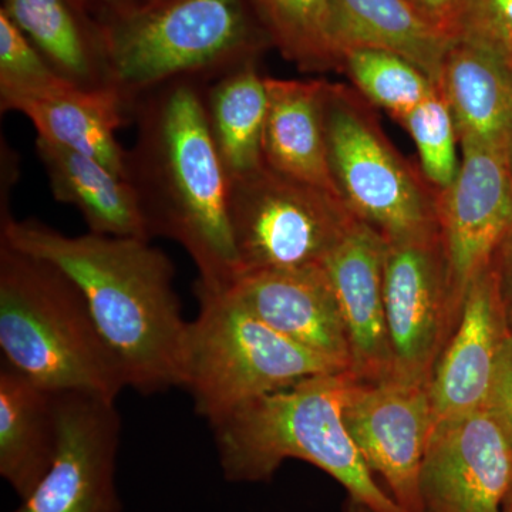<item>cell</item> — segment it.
<instances>
[{"label": "cell", "instance_id": "29", "mask_svg": "<svg viewBox=\"0 0 512 512\" xmlns=\"http://www.w3.org/2000/svg\"><path fill=\"white\" fill-rule=\"evenodd\" d=\"M450 30L500 53L512 64V0H454Z\"/></svg>", "mask_w": 512, "mask_h": 512}, {"label": "cell", "instance_id": "9", "mask_svg": "<svg viewBox=\"0 0 512 512\" xmlns=\"http://www.w3.org/2000/svg\"><path fill=\"white\" fill-rule=\"evenodd\" d=\"M384 305L393 376L429 384L463 311L441 234L387 242Z\"/></svg>", "mask_w": 512, "mask_h": 512}, {"label": "cell", "instance_id": "35", "mask_svg": "<svg viewBox=\"0 0 512 512\" xmlns=\"http://www.w3.org/2000/svg\"><path fill=\"white\" fill-rule=\"evenodd\" d=\"M504 510H512V487L510 494H508L507 501H505Z\"/></svg>", "mask_w": 512, "mask_h": 512}, {"label": "cell", "instance_id": "31", "mask_svg": "<svg viewBox=\"0 0 512 512\" xmlns=\"http://www.w3.org/2000/svg\"><path fill=\"white\" fill-rule=\"evenodd\" d=\"M491 268H493L495 279H497L505 322H507L508 330L512 335V227L503 244L498 248L497 254L491 262Z\"/></svg>", "mask_w": 512, "mask_h": 512}, {"label": "cell", "instance_id": "32", "mask_svg": "<svg viewBox=\"0 0 512 512\" xmlns=\"http://www.w3.org/2000/svg\"><path fill=\"white\" fill-rule=\"evenodd\" d=\"M87 8H99L101 15H120L144 5L146 0H82Z\"/></svg>", "mask_w": 512, "mask_h": 512}, {"label": "cell", "instance_id": "34", "mask_svg": "<svg viewBox=\"0 0 512 512\" xmlns=\"http://www.w3.org/2000/svg\"><path fill=\"white\" fill-rule=\"evenodd\" d=\"M346 512H373L370 508H367L365 504L357 503V501L350 498Z\"/></svg>", "mask_w": 512, "mask_h": 512}, {"label": "cell", "instance_id": "18", "mask_svg": "<svg viewBox=\"0 0 512 512\" xmlns=\"http://www.w3.org/2000/svg\"><path fill=\"white\" fill-rule=\"evenodd\" d=\"M436 84L453 116L458 143L512 150V64L504 56L457 39Z\"/></svg>", "mask_w": 512, "mask_h": 512}, {"label": "cell", "instance_id": "2", "mask_svg": "<svg viewBox=\"0 0 512 512\" xmlns=\"http://www.w3.org/2000/svg\"><path fill=\"white\" fill-rule=\"evenodd\" d=\"M202 82L173 80L134 104L137 137L126 178L151 238L177 242L197 268L195 286L222 292L241 266L229 222V178L205 120Z\"/></svg>", "mask_w": 512, "mask_h": 512}, {"label": "cell", "instance_id": "17", "mask_svg": "<svg viewBox=\"0 0 512 512\" xmlns=\"http://www.w3.org/2000/svg\"><path fill=\"white\" fill-rule=\"evenodd\" d=\"M0 106L28 117L37 137L92 157L126 178L128 150L116 134L131 109L114 87L84 89L67 83L42 93L0 94Z\"/></svg>", "mask_w": 512, "mask_h": 512}, {"label": "cell", "instance_id": "16", "mask_svg": "<svg viewBox=\"0 0 512 512\" xmlns=\"http://www.w3.org/2000/svg\"><path fill=\"white\" fill-rule=\"evenodd\" d=\"M227 291L276 332L350 370L348 333L323 265L247 272Z\"/></svg>", "mask_w": 512, "mask_h": 512}, {"label": "cell", "instance_id": "6", "mask_svg": "<svg viewBox=\"0 0 512 512\" xmlns=\"http://www.w3.org/2000/svg\"><path fill=\"white\" fill-rule=\"evenodd\" d=\"M195 295L200 308L188 326L181 387L208 423L303 380L349 370L276 332L228 291L195 286Z\"/></svg>", "mask_w": 512, "mask_h": 512}, {"label": "cell", "instance_id": "26", "mask_svg": "<svg viewBox=\"0 0 512 512\" xmlns=\"http://www.w3.org/2000/svg\"><path fill=\"white\" fill-rule=\"evenodd\" d=\"M343 70L357 92L370 104L389 111L397 121L436 89V83L414 64L384 50L350 49L343 56Z\"/></svg>", "mask_w": 512, "mask_h": 512}, {"label": "cell", "instance_id": "21", "mask_svg": "<svg viewBox=\"0 0 512 512\" xmlns=\"http://www.w3.org/2000/svg\"><path fill=\"white\" fill-rule=\"evenodd\" d=\"M57 393L0 362V476L20 501L33 493L59 448Z\"/></svg>", "mask_w": 512, "mask_h": 512}, {"label": "cell", "instance_id": "22", "mask_svg": "<svg viewBox=\"0 0 512 512\" xmlns=\"http://www.w3.org/2000/svg\"><path fill=\"white\" fill-rule=\"evenodd\" d=\"M53 197L82 214L93 234L150 241L147 221L133 185L89 156L36 138Z\"/></svg>", "mask_w": 512, "mask_h": 512}, {"label": "cell", "instance_id": "13", "mask_svg": "<svg viewBox=\"0 0 512 512\" xmlns=\"http://www.w3.org/2000/svg\"><path fill=\"white\" fill-rule=\"evenodd\" d=\"M512 487V446L487 410L434 427L423 468L426 512H504Z\"/></svg>", "mask_w": 512, "mask_h": 512}, {"label": "cell", "instance_id": "20", "mask_svg": "<svg viewBox=\"0 0 512 512\" xmlns=\"http://www.w3.org/2000/svg\"><path fill=\"white\" fill-rule=\"evenodd\" d=\"M330 6L342 56L359 47L384 50L403 57L437 83L456 39L414 0H330Z\"/></svg>", "mask_w": 512, "mask_h": 512}, {"label": "cell", "instance_id": "12", "mask_svg": "<svg viewBox=\"0 0 512 512\" xmlns=\"http://www.w3.org/2000/svg\"><path fill=\"white\" fill-rule=\"evenodd\" d=\"M453 183L437 190V217L454 286L464 302L512 227V150L464 143Z\"/></svg>", "mask_w": 512, "mask_h": 512}, {"label": "cell", "instance_id": "15", "mask_svg": "<svg viewBox=\"0 0 512 512\" xmlns=\"http://www.w3.org/2000/svg\"><path fill=\"white\" fill-rule=\"evenodd\" d=\"M510 335L491 265L471 282L453 336L429 383L436 424L485 410L498 355Z\"/></svg>", "mask_w": 512, "mask_h": 512}, {"label": "cell", "instance_id": "28", "mask_svg": "<svg viewBox=\"0 0 512 512\" xmlns=\"http://www.w3.org/2000/svg\"><path fill=\"white\" fill-rule=\"evenodd\" d=\"M67 83L0 9V94L42 93Z\"/></svg>", "mask_w": 512, "mask_h": 512}, {"label": "cell", "instance_id": "4", "mask_svg": "<svg viewBox=\"0 0 512 512\" xmlns=\"http://www.w3.org/2000/svg\"><path fill=\"white\" fill-rule=\"evenodd\" d=\"M0 350L3 362L50 392L116 402L127 387L82 289L56 265L3 241Z\"/></svg>", "mask_w": 512, "mask_h": 512}, {"label": "cell", "instance_id": "36", "mask_svg": "<svg viewBox=\"0 0 512 512\" xmlns=\"http://www.w3.org/2000/svg\"><path fill=\"white\" fill-rule=\"evenodd\" d=\"M160 2V0H146V3H156Z\"/></svg>", "mask_w": 512, "mask_h": 512}, {"label": "cell", "instance_id": "14", "mask_svg": "<svg viewBox=\"0 0 512 512\" xmlns=\"http://www.w3.org/2000/svg\"><path fill=\"white\" fill-rule=\"evenodd\" d=\"M386 252V239L357 221L322 264L348 333L350 372L362 382H379L394 373L384 305Z\"/></svg>", "mask_w": 512, "mask_h": 512}, {"label": "cell", "instance_id": "10", "mask_svg": "<svg viewBox=\"0 0 512 512\" xmlns=\"http://www.w3.org/2000/svg\"><path fill=\"white\" fill-rule=\"evenodd\" d=\"M343 419L373 474L383 478L404 512L424 511L421 468L436 427L429 384L392 376L356 379Z\"/></svg>", "mask_w": 512, "mask_h": 512}, {"label": "cell", "instance_id": "37", "mask_svg": "<svg viewBox=\"0 0 512 512\" xmlns=\"http://www.w3.org/2000/svg\"><path fill=\"white\" fill-rule=\"evenodd\" d=\"M504 512H512V510H504Z\"/></svg>", "mask_w": 512, "mask_h": 512}, {"label": "cell", "instance_id": "33", "mask_svg": "<svg viewBox=\"0 0 512 512\" xmlns=\"http://www.w3.org/2000/svg\"><path fill=\"white\" fill-rule=\"evenodd\" d=\"M414 2H416L424 12L429 13L437 22H440L451 35L450 18L454 0H414Z\"/></svg>", "mask_w": 512, "mask_h": 512}, {"label": "cell", "instance_id": "11", "mask_svg": "<svg viewBox=\"0 0 512 512\" xmlns=\"http://www.w3.org/2000/svg\"><path fill=\"white\" fill-rule=\"evenodd\" d=\"M59 448L33 493L12 512H121L117 454L121 419L114 400L57 393Z\"/></svg>", "mask_w": 512, "mask_h": 512}, {"label": "cell", "instance_id": "24", "mask_svg": "<svg viewBox=\"0 0 512 512\" xmlns=\"http://www.w3.org/2000/svg\"><path fill=\"white\" fill-rule=\"evenodd\" d=\"M201 97L208 130L229 181L265 165L268 92L256 59L204 80Z\"/></svg>", "mask_w": 512, "mask_h": 512}, {"label": "cell", "instance_id": "3", "mask_svg": "<svg viewBox=\"0 0 512 512\" xmlns=\"http://www.w3.org/2000/svg\"><path fill=\"white\" fill-rule=\"evenodd\" d=\"M356 379L350 370L311 377L212 421L225 480L269 481L286 460L296 458L328 473L373 512H404L377 484L343 419Z\"/></svg>", "mask_w": 512, "mask_h": 512}, {"label": "cell", "instance_id": "23", "mask_svg": "<svg viewBox=\"0 0 512 512\" xmlns=\"http://www.w3.org/2000/svg\"><path fill=\"white\" fill-rule=\"evenodd\" d=\"M2 10L67 82L111 87L101 23L82 0H3Z\"/></svg>", "mask_w": 512, "mask_h": 512}, {"label": "cell", "instance_id": "8", "mask_svg": "<svg viewBox=\"0 0 512 512\" xmlns=\"http://www.w3.org/2000/svg\"><path fill=\"white\" fill-rule=\"evenodd\" d=\"M228 201L241 275L322 265L359 221L338 195L266 165L229 181Z\"/></svg>", "mask_w": 512, "mask_h": 512}, {"label": "cell", "instance_id": "25", "mask_svg": "<svg viewBox=\"0 0 512 512\" xmlns=\"http://www.w3.org/2000/svg\"><path fill=\"white\" fill-rule=\"evenodd\" d=\"M271 45L306 73L343 70L330 0H251Z\"/></svg>", "mask_w": 512, "mask_h": 512}, {"label": "cell", "instance_id": "27", "mask_svg": "<svg viewBox=\"0 0 512 512\" xmlns=\"http://www.w3.org/2000/svg\"><path fill=\"white\" fill-rule=\"evenodd\" d=\"M419 150L421 173L436 190L453 183L460 163L457 160L458 141L453 116L439 87L421 101L416 109L399 120Z\"/></svg>", "mask_w": 512, "mask_h": 512}, {"label": "cell", "instance_id": "19", "mask_svg": "<svg viewBox=\"0 0 512 512\" xmlns=\"http://www.w3.org/2000/svg\"><path fill=\"white\" fill-rule=\"evenodd\" d=\"M265 83L268 92L264 131L266 167L340 197L330 171L323 121L325 80L265 77Z\"/></svg>", "mask_w": 512, "mask_h": 512}, {"label": "cell", "instance_id": "7", "mask_svg": "<svg viewBox=\"0 0 512 512\" xmlns=\"http://www.w3.org/2000/svg\"><path fill=\"white\" fill-rule=\"evenodd\" d=\"M323 121L333 181L357 220L389 244L440 234L436 188L400 156L362 94L326 82Z\"/></svg>", "mask_w": 512, "mask_h": 512}, {"label": "cell", "instance_id": "30", "mask_svg": "<svg viewBox=\"0 0 512 512\" xmlns=\"http://www.w3.org/2000/svg\"><path fill=\"white\" fill-rule=\"evenodd\" d=\"M485 410L497 420L512 446V335L507 336L498 355L497 366Z\"/></svg>", "mask_w": 512, "mask_h": 512}, {"label": "cell", "instance_id": "5", "mask_svg": "<svg viewBox=\"0 0 512 512\" xmlns=\"http://www.w3.org/2000/svg\"><path fill=\"white\" fill-rule=\"evenodd\" d=\"M251 0H160L100 20L111 87L131 111L177 79L208 80L268 45Z\"/></svg>", "mask_w": 512, "mask_h": 512}, {"label": "cell", "instance_id": "1", "mask_svg": "<svg viewBox=\"0 0 512 512\" xmlns=\"http://www.w3.org/2000/svg\"><path fill=\"white\" fill-rule=\"evenodd\" d=\"M0 241L76 282L127 387L141 394L181 387L190 322L174 291L173 262L160 248L147 239L93 232L72 237L9 212L2 215Z\"/></svg>", "mask_w": 512, "mask_h": 512}]
</instances>
